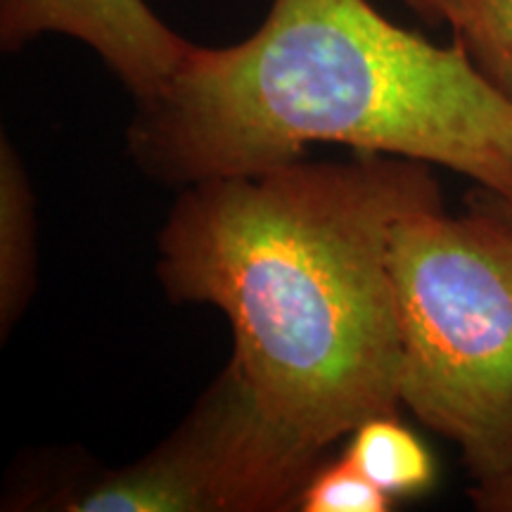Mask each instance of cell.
<instances>
[{
	"mask_svg": "<svg viewBox=\"0 0 512 512\" xmlns=\"http://www.w3.org/2000/svg\"><path fill=\"white\" fill-rule=\"evenodd\" d=\"M441 202L430 164L356 152L183 188L159 233V280L209 304L264 411L318 451L401 406L396 226Z\"/></svg>",
	"mask_w": 512,
	"mask_h": 512,
	"instance_id": "1",
	"label": "cell"
},
{
	"mask_svg": "<svg viewBox=\"0 0 512 512\" xmlns=\"http://www.w3.org/2000/svg\"><path fill=\"white\" fill-rule=\"evenodd\" d=\"M347 456L392 501L418 496L434 484V460L427 446L396 413L375 415L349 434Z\"/></svg>",
	"mask_w": 512,
	"mask_h": 512,
	"instance_id": "8",
	"label": "cell"
},
{
	"mask_svg": "<svg viewBox=\"0 0 512 512\" xmlns=\"http://www.w3.org/2000/svg\"><path fill=\"white\" fill-rule=\"evenodd\" d=\"M304 444L264 411L233 361L181 425L138 463L64 486L46 510L275 512L294 510L316 467Z\"/></svg>",
	"mask_w": 512,
	"mask_h": 512,
	"instance_id": "4",
	"label": "cell"
},
{
	"mask_svg": "<svg viewBox=\"0 0 512 512\" xmlns=\"http://www.w3.org/2000/svg\"><path fill=\"white\" fill-rule=\"evenodd\" d=\"M470 498L477 510L512 512V463L510 467H505L501 475L472 484Z\"/></svg>",
	"mask_w": 512,
	"mask_h": 512,
	"instance_id": "10",
	"label": "cell"
},
{
	"mask_svg": "<svg viewBox=\"0 0 512 512\" xmlns=\"http://www.w3.org/2000/svg\"><path fill=\"white\" fill-rule=\"evenodd\" d=\"M392 280L401 406L460 451L472 484L512 463V216H451L444 204L396 226Z\"/></svg>",
	"mask_w": 512,
	"mask_h": 512,
	"instance_id": "3",
	"label": "cell"
},
{
	"mask_svg": "<svg viewBox=\"0 0 512 512\" xmlns=\"http://www.w3.org/2000/svg\"><path fill=\"white\" fill-rule=\"evenodd\" d=\"M432 27L451 29L484 81L512 105V0H399Z\"/></svg>",
	"mask_w": 512,
	"mask_h": 512,
	"instance_id": "7",
	"label": "cell"
},
{
	"mask_svg": "<svg viewBox=\"0 0 512 512\" xmlns=\"http://www.w3.org/2000/svg\"><path fill=\"white\" fill-rule=\"evenodd\" d=\"M498 202V200H496ZM498 204H501V207L505 209V211H508V214L512 216V202H498Z\"/></svg>",
	"mask_w": 512,
	"mask_h": 512,
	"instance_id": "11",
	"label": "cell"
},
{
	"mask_svg": "<svg viewBox=\"0 0 512 512\" xmlns=\"http://www.w3.org/2000/svg\"><path fill=\"white\" fill-rule=\"evenodd\" d=\"M126 140L147 176L181 188L347 145L446 166L512 202L510 102L456 41L437 46L368 0H273L245 41L192 43Z\"/></svg>",
	"mask_w": 512,
	"mask_h": 512,
	"instance_id": "2",
	"label": "cell"
},
{
	"mask_svg": "<svg viewBox=\"0 0 512 512\" xmlns=\"http://www.w3.org/2000/svg\"><path fill=\"white\" fill-rule=\"evenodd\" d=\"M394 501L347 456L320 463L299 496L302 512H387Z\"/></svg>",
	"mask_w": 512,
	"mask_h": 512,
	"instance_id": "9",
	"label": "cell"
},
{
	"mask_svg": "<svg viewBox=\"0 0 512 512\" xmlns=\"http://www.w3.org/2000/svg\"><path fill=\"white\" fill-rule=\"evenodd\" d=\"M46 34L91 48L136 102L162 93L192 46L145 0H0V48L17 53Z\"/></svg>",
	"mask_w": 512,
	"mask_h": 512,
	"instance_id": "5",
	"label": "cell"
},
{
	"mask_svg": "<svg viewBox=\"0 0 512 512\" xmlns=\"http://www.w3.org/2000/svg\"><path fill=\"white\" fill-rule=\"evenodd\" d=\"M36 197L22 157L0 140V332L8 335L36 290Z\"/></svg>",
	"mask_w": 512,
	"mask_h": 512,
	"instance_id": "6",
	"label": "cell"
}]
</instances>
